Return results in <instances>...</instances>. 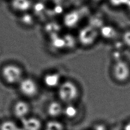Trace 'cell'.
<instances>
[{"label":"cell","mask_w":130,"mask_h":130,"mask_svg":"<svg viewBox=\"0 0 130 130\" xmlns=\"http://www.w3.org/2000/svg\"><path fill=\"white\" fill-rule=\"evenodd\" d=\"M64 106L59 101H53L50 102L46 107V112L52 119H56L63 115Z\"/></svg>","instance_id":"8"},{"label":"cell","mask_w":130,"mask_h":130,"mask_svg":"<svg viewBox=\"0 0 130 130\" xmlns=\"http://www.w3.org/2000/svg\"><path fill=\"white\" fill-rule=\"evenodd\" d=\"M121 42L124 46L130 48V29L126 30L122 33Z\"/></svg>","instance_id":"15"},{"label":"cell","mask_w":130,"mask_h":130,"mask_svg":"<svg viewBox=\"0 0 130 130\" xmlns=\"http://www.w3.org/2000/svg\"><path fill=\"white\" fill-rule=\"evenodd\" d=\"M78 109L74 103L66 104L63 107V115L68 119H75L78 114Z\"/></svg>","instance_id":"10"},{"label":"cell","mask_w":130,"mask_h":130,"mask_svg":"<svg viewBox=\"0 0 130 130\" xmlns=\"http://www.w3.org/2000/svg\"><path fill=\"white\" fill-rule=\"evenodd\" d=\"M57 90L59 101L65 104L74 103L79 95L78 86L70 80L62 81L57 88Z\"/></svg>","instance_id":"2"},{"label":"cell","mask_w":130,"mask_h":130,"mask_svg":"<svg viewBox=\"0 0 130 130\" xmlns=\"http://www.w3.org/2000/svg\"><path fill=\"white\" fill-rule=\"evenodd\" d=\"M17 120L14 118H6L0 121V130H19Z\"/></svg>","instance_id":"11"},{"label":"cell","mask_w":130,"mask_h":130,"mask_svg":"<svg viewBox=\"0 0 130 130\" xmlns=\"http://www.w3.org/2000/svg\"><path fill=\"white\" fill-rule=\"evenodd\" d=\"M112 74L116 81L124 83L130 79V64L125 60L119 59L114 63Z\"/></svg>","instance_id":"4"},{"label":"cell","mask_w":130,"mask_h":130,"mask_svg":"<svg viewBox=\"0 0 130 130\" xmlns=\"http://www.w3.org/2000/svg\"><path fill=\"white\" fill-rule=\"evenodd\" d=\"M31 106L27 100L24 98L15 101L11 106L12 118L17 121H21L30 115Z\"/></svg>","instance_id":"5"},{"label":"cell","mask_w":130,"mask_h":130,"mask_svg":"<svg viewBox=\"0 0 130 130\" xmlns=\"http://www.w3.org/2000/svg\"><path fill=\"white\" fill-rule=\"evenodd\" d=\"M20 122L23 130H42L43 128L40 119L30 115Z\"/></svg>","instance_id":"7"},{"label":"cell","mask_w":130,"mask_h":130,"mask_svg":"<svg viewBox=\"0 0 130 130\" xmlns=\"http://www.w3.org/2000/svg\"><path fill=\"white\" fill-rule=\"evenodd\" d=\"M123 130H130V120L124 124L123 127Z\"/></svg>","instance_id":"17"},{"label":"cell","mask_w":130,"mask_h":130,"mask_svg":"<svg viewBox=\"0 0 130 130\" xmlns=\"http://www.w3.org/2000/svg\"><path fill=\"white\" fill-rule=\"evenodd\" d=\"M16 87L20 94L26 100L35 98L39 91L38 83L35 79L29 76H25Z\"/></svg>","instance_id":"3"},{"label":"cell","mask_w":130,"mask_h":130,"mask_svg":"<svg viewBox=\"0 0 130 130\" xmlns=\"http://www.w3.org/2000/svg\"><path fill=\"white\" fill-rule=\"evenodd\" d=\"M50 45L55 49L61 50L66 49L65 43L63 37H59L57 35L52 36L50 40Z\"/></svg>","instance_id":"13"},{"label":"cell","mask_w":130,"mask_h":130,"mask_svg":"<svg viewBox=\"0 0 130 130\" xmlns=\"http://www.w3.org/2000/svg\"><path fill=\"white\" fill-rule=\"evenodd\" d=\"M100 35L102 37L107 40H115L118 37L117 31L112 27L105 26L100 31Z\"/></svg>","instance_id":"12"},{"label":"cell","mask_w":130,"mask_h":130,"mask_svg":"<svg viewBox=\"0 0 130 130\" xmlns=\"http://www.w3.org/2000/svg\"><path fill=\"white\" fill-rule=\"evenodd\" d=\"M44 84L48 88H57L61 83V76L57 72H49L45 74L43 77Z\"/></svg>","instance_id":"9"},{"label":"cell","mask_w":130,"mask_h":130,"mask_svg":"<svg viewBox=\"0 0 130 130\" xmlns=\"http://www.w3.org/2000/svg\"><path fill=\"white\" fill-rule=\"evenodd\" d=\"M92 130H108L106 126L104 124L97 123L94 125Z\"/></svg>","instance_id":"16"},{"label":"cell","mask_w":130,"mask_h":130,"mask_svg":"<svg viewBox=\"0 0 130 130\" xmlns=\"http://www.w3.org/2000/svg\"><path fill=\"white\" fill-rule=\"evenodd\" d=\"M99 32L92 27H86L81 29L77 38L79 43L84 47H89L95 43L98 39Z\"/></svg>","instance_id":"6"},{"label":"cell","mask_w":130,"mask_h":130,"mask_svg":"<svg viewBox=\"0 0 130 130\" xmlns=\"http://www.w3.org/2000/svg\"><path fill=\"white\" fill-rule=\"evenodd\" d=\"M25 76L23 68L14 61L6 62L0 68V79L8 86L17 87Z\"/></svg>","instance_id":"1"},{"label":"cell","mask_w":130,"mask_h":130,"mask_svg":"<svg viewBox=\"0 0 130 130\" xmlns=\"http://www.w3.org/2000/svg\"><path fill=\"white\" fill-rule=\"evenodd\" d=\"M63 38L65 43L66 49H73L78 42L77 40L72 35H67L64 36Z\"/></svg>","instance_id":"14"}]
</instances>
